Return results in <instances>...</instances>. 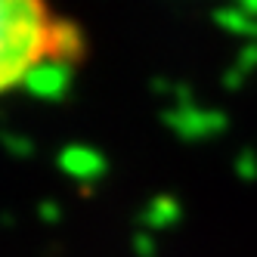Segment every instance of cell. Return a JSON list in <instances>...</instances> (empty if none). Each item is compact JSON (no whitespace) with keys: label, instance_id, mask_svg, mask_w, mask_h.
<instances>
[{"label":"cell","instance_id":"cell-1","mask_svg":"<svg viewBox=\"0 0 257 257\" xmlns=\"http://www.w3.org/2000/svg\"><path fill=\"white\" fill-rule=\"evenodd\" d=\"M84 47L81 28L53 0H0V96L62 81Z\"/></svg>","mask_w":257,"mask_h":257}]
</instances>
